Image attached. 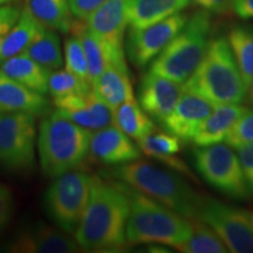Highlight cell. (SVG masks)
Segmentation results:
<instances>
[{
	"label": "cell",
	"mask_w": 253,
	"mask_h": 253,
	"mask_svg": "<svg viewBox=\"0 0 253 253\" xmlns=\"http://www.w3.org/2000/svg\"><path fill=\"white\" fill-rule=\"evenodd\" d=\"M129 213L128 197L118 183L102 175L91 176L89 197L74 238L82 251H126Z\"/></svg>",
	"instance_id": "cell-1"
},
{
	"label": "cell",
	"mask_w": 253,
	"mask_h": 253,
	"mask_svg": "<svg viewBox=\"0 0 253 253\" xmlns=\"http://www.w3.org/2000/svg\"><path fill=\"white\" fill-rule=\"evenodd\" d=\"M115 181V179H114ZM129 201L126 223L129 248L141 244H162L179 250L191 235V219L154 201L126 183L115 181Z\"/></svg>",
	"instance_id": "cell-2"
},
{
	"label": "cell",
	"mask_w": 253,
	"mask_h": 253,
	"mask_svg": "<svg viewBox=\"0 0 253 253\" xmlns=\"http://www.w3.org/2000/svg\"><path fill=\"white\" fill-rule=\"evenodd\" d=\"M178 172L145 161H132L101 171L107 178L131 186L188 218H195L201 195Z\"/></svg>",
	"instance_id": "cell-3"
},
{
	"label": "cell",
	"mask_w": 253,
	"mask_h": 253,
	"mask_svg": "<svg viewBox=\"0 0 253 253\" xmlns=\"http://www.w3.org/2000/svg\"><path fill=\"white\" fill-rule=\"evenodd\" d=\"M185 91L216 104L242 103L248 96L237 61L225 37L211 39L197 68L183 84Z\"/></svg>",
	"instance_id": "cell-4"
},
{
	"label": "cell",
	"mask_w": 253,
	"mask_h": 253,
	"mask_svg": "<svg viewBox=\"0 0 253 253\" xmlns=\"http://www.w3.org/2000/svg\"><path fill=\"white\" fill-rule=\"evenodd\" d=\"M91 131L54 110L42 118L38 129V157L49 178L78 169L89 156Z\"/></svg>",
	"instance_id": "cell-5"
},
{
	"label": "cell",
	"mask_w": 253,
	"mask_h": 253,
	"mask_svg": "<svg viewBox=\"0 0 253 253\" xmlns=\"http://www.w3.org/2000/svg\"><path fill=\"white\" fill-rule=\"evenodd\" d=\"M211 31V13L203 9L195 12L189 17L184 27L150 63L149 71L178 84H184L207 53Z\"/></svg>",
	"instance_id": "cell-6"
},
{
	"label": "cell",
	"mask_w": 253,
	"mask_h": 253,
	"mask_svg": "<svg viewBox=\"0 0 253 253\" xmlns=\"http://www.w3.org/2000/svg\"><path fill=\"white\" fill-rule=\"evenodd\" d=\"M53 179L43 195L45 212L56 227L74 236L89 197L91 176L75 169Z\"/></svg>",
	"instance_id": "cell-7"
},
{
	"label": "cell",
	"mask_w": 253,
	"mask_h": 253,
	"mask_svg": "<svg viewBox=\"0 0 253 253\" xmlns=\"http://www.w3.org/2000/svg\"><path fill=\"white\" fill-rule=\"evenodd\" d=\"M36 116L0 113V168L14 175L36 169L38 129Z\"/></svg>",
	"instance_id": "cell-8"
},
{
	"label": "cell",
	"mask_w": 253,
	"mask_h": 253,
	"mask_svg": "<svg viewBox=\"0 0 253 253\" xmlns=\"http://www.w3.org/2000/svg\"><path fill=\"white\" fill-rule=\"evenodd\" d=\"M192 154L196 170L211 188L235 201H248L251 197L238 155L230 145L197 147Z\"/></svg>",
	"instance_id": "cell-9"
},
{
	"label": "cell",
	"mask_w": 253,
	"mask_h": 253,
	"mask_svg": "<svg viewBox=\"0 0 253 253\" xmlns=\"http://www.w3.org/2000/svg\"><path fill=\"white\" fill-rule=\"evenodd\" d=\"M195 218L210 226L229 252L253 253V224L248 210L201 195Z\"/></svg>",
	"instance_id": "cell-10"
},
{
	"label": "cell",
	"mask_w": 253,
	"mask_h": 253,
	"mask_svg": "<svg viewBox=\"0 0 253 253\" xmlns=\"http://www.w3.org/2000/svg\"><path fill=\"white\" fill-rule=\"evenodd\" d=\"M189 17L177 13L144 28L129 27L125 42L126 55L136 68H144L166 48L184 27Z\"/></svg>",
	"instance_id": "cell-11"
},
{
	"label": "cell",
	"mask_w": 253,
	"mask_h": 253,
	"mask_svg": "<svg viewBox=\"0 0 253 253\" xmlns=\"http://www.w3.org/2000/svg\"><path fill=\"white\" fill-rule=\"evenodd\" d=\"M1 250L9 253H75L82 250L72 235L42 221L19 229Z\"/></svg>",
	"instance_id": "cell-12"
},
{
	"label": "cell",
	"mask_w": 253,
	"mask_h": 253,
	"mask_svg": "<svg viewBox=\"0 0 253 253\" xmlns=\"http://www.w3.org/2000/svg\"><path fill=\"white\" fill-rule=\"evenodd\" d=\"M52 103L60 115L90 131L113 125L114 110L97 96L94 89L54 99Z\"/></svg>",
	"instance_id": "cell-13"
},
{
	"label": "cell",
	"mask_w": 253,
	"mask_h": 253,
	"mask_svg": "<svg viewBox=\"0 0 253 253\" xmlns=\"http://www.w3.org/2000/svg\"><path fill=\"white\" fill-rule=\"evenodd\" d=\"M129 0H106L84 20L97 38L120 55H126L125 34L128 24Z\"/></svg>",
	"instance_id": "cell-14"
},
{
	"label": "cell",
	"mask_w": 253,
	"mask_h": 253,
	"mask_svg": "<svg viewBox=\"0 0 253 253\" xmlns=\"http://www.w3.org/2000/svg\"><path fill=\"white\" fill-rule=\"evenodd\" d=\"M184 93L183 84L154 74L145 73L138 86V103L154 121L162 123L172 112Z\"/></svg>",
	"instance_id": "cell-15"
},
{
	"label": "cell",
	"mask_w": 253,
	"mask_h": 253,
	"mask_svg": "<svg viewBox=\"0 0 253 253\" xmlns=\"http://www.w3.org/2000/svg\"><path fill=\"white\" fill-rule=\"evenodd\" d=\"M132 138L116 128L108 126L91 131L89 156L107 167H116L141 160L142 151Z\"/></svg>",
	"instance_id": "cell-16"
},
{
	"label": "cell",
	"mask_w": 253,
	"mask_h": 253,
	"mask_svg": "<svg viewBox=\"0 0 253 253\" xmlns=\"http://www.w3.org/2000/svg\"><path fill=\"white\" fill-rule=\"evenodd\" d=\"M212 108L213 104L210 101L184 90L175 108L161 125L166 131L182 142L192 141Z\"/></svg>",
	"instance_id": "cell-17"
},
{
	"label": "cell",
	"mask_w": 253,
	"mask_h": 253,
	"mask_svg": "<svg viewBox=\"0 0 253 253\" xmlns=\"http://www.w3.org/2000/svg\"><path fill=\"white\" fill-rule=\"evenodd\" d=\"M52 112V102L45 95L0 73V113H25L36 118H45Z\"/></svg>",
	"instance_id": "cell-18"
},
{
	"label": "cell",
	"mask_w": 253,
	"mask_h": 253,
	"mask_svg": "<svg viewBox=\"0 0 253 253\" xmlns=\"http://www.w3.org/2000/svg\"><path fill=\"white\" fill-rule=\"evenodd\" d=\"M142 154L163 163L173 171L188 177L190 181L198 183L197 177L190 170L184 161L178 156L182 150V141L170 132L155 131L136 141Z\"/></svg>",
	"instance_id": "cell-19"
},
{
	"label": "cell",
	"mask_w": 253,
	"mask_h": 253,
	"mask_svg": "<svg viewBox=\"0 0 253 253\" xmlns=\"http://www.w3.org/2000/svg\"><path fill=\"white\" fill-rule=\"evenodd\" d=\"M72 31L79 37L82 47H84L91 86H93L95 80L100 77L101 73L104 71V68L110 63H115V65L122 66V67H128L126 55H120L110 49L100 38L95 36L84 23L80 20L74 21Z\"/></svg>",
	"instance_id": "cell-20"
},
{
	"label": "cell",
	"mask_w": 253,
	"mask_h": 253,
	"mask_svg": "<svg viewBox=\"0 0 253 253\" xmlns=\"http://www.w3.org/2000/svg\"><path fill=\"white\" fill-rule=\"evenodd\" d=\"M248 110V107L242 106L240 103L213 106L211 113L198 129L197 134L192 138L194 144L196 147H208L220 143L225 140L231 126Z\"/></svg>",
	"instance_id": "cell-21"
},
{
	"label": "cell",
	"mask_w": 253,
	"mask_h": 253,
	"mask_svg": "<svg viewBox=\"0 0 253 253\" xmlns=\"http://www.w3.org/2000/svg\"><path fill=\"white\" fill-rule=\"evenodd\" d=\"M93 89L113 110L126 101L135 99L128 67H122L115 63H110L104 68L93 84Z\"/></svg>",
	"instance_id": "cell-22"
},
{
	"label": "cell",
	"mask_w": 253,
	"mask_h": 253,
	"mask_svg": "<svg viewBox=\"0 0 253 253\" xmlns=\"http://www.w3.org/2000/svg\"><path fill=\"white\" fill-rule=\"evenodd\" d=\"M190 0H129L128 24L131 28H144L181 13Z\"/></svg>",
	"instance_id": "cell-23"
},
{
	"label": "cell",
	"mask_w": 253,
	"mask_h": 253,
	"mask_svg": "<svg viewBox=\"0 0 253 253\" xmlns=\"http://www.w3.org/2000/svg\"><path fill=\"white\" fill-rule=\"evenodd\" d=\"M0 73L32 90L43 95L48 93V79L52 72L25 53L2 62Z\"/></svg>",
	"instance_id": "cell-24"
},
{
	"label": "cell",
	"mask_w": 253,
	"mask_h": 253,
	"mask_svg": "<svg viewBox=\"0 0 253 253\" xmlns=\"http://www.w3.org/2000/svg\"><path fill=\"white\" fill-rule=\"evenodd\" d=\"M43 26L45 25L32 14L28 6H24L20 18L14 26L0 39V65L6 60L24 53Z\"/></svg>",
	"instance_id": "cell-25"
},
{
	"label": "cell",
	"mask_w": 253,
	"mask_h": 253,
	"mask_svg": "<svg viewBox=\"0 0 253 253\" xmlns=\"http://www.w3.org/2000/svg\"><path fill=\"white\" fill-rule=\"evenodd\" d=\"M113 125L135 141L158 130L154 120L135 99L126 101L114 109Z\"/></svg>",
	"instance_id": "cell-26"
},
{
	"label": "cell",
	"mask_w": 253,
	"mask_h": 253,
	"mask_svg": "<svg viewBox=\"0 0 253 253\" xmlns=\"http://www.w3.org/2000/svg\"><path fill=\"white\" fill-rule=\"evenodd\" d=\"M27 6L46 27L61 33L72 31L74 20L68 0H28Z\"/></svg>",
	"instance_id": "cell-27"
},
{
	"label": "cell",
	"mask_w": 253,
	"mask_h": 253,
	"mask_svg": "<svg viewBox=\"0 0 253 253\" xmlns=\"http://www.w3.org/2000/svg\"><path fill=\"white\" fill-rule=\"evenodd\" d=\"M24 53L50 72L60 69L63 66L60 38L56 31L46 26L42 27Z\"/></svg>",
	"instance_id": "cell-28"
},
{
	"label": "cell",
	"mask_w": 253,
	"mask_h": 253,
	"mask_svg": "<svg viewBox=\"0 0 253 253\" xmlns=\"http://www.w3.org/2000/svg\"><path fill=\"white\" fill-rule=\"evenodd\" d=\"M231 49L238 65L246 87L253 79V28L245 25H237L227 34Z\"/></svg>",
	"instance_id": "cell-29"
},
{
	"label": "cell",
	"mask_w": 253,
	"mask_h": 253,
	"mask_svg": "<svg viewBox=\"0 0 253 253\" xmlns=\"http://www.w3.org/2000/svg\"><path fill=\"white\" fill-rule=\"evenodd\" d=\"M191 219V235L178 251L184 253H225L226 245L214 231L197 218Z\"/></svg>",
	"instance_id": "cell-30"
},
{
	"label": "cell",
	"mask_w": 253,
	"mask_h": 253,
	"mask_svg": "<svg viewBox=\"0 0 253 253\" xmlns=\"http://www.w3.org/2000/svg\"><path fill=\"white\" fill-rule=\"evenodd\" d=\"M93 89L89 82L82 80L67 69H56L50 73L48 79V93L52 99L69 96L75 94H84Z\"/></svg>",
	"instance_id": "cell-31"
},
{
	"label": "cell",
	"mask_w": 253,
	"mask_h": 253,
	"mask_svg": "<svg viewBox=\"0 0 253 253\" xmlns=\"http://www.w3.org/2000/svg\"><path fill=\"white\" fill-rule=\"evenodd\" d=\"M65 69L91 84L84 47L79 37L74 33L67 38L65 42Z\"/></svg>",
	"instance_id": "cell-32"
},
{
	"label": "cell",
	"mask_w": 253,
	"mask_h": 253,
	"mask_svg": "<svg viewBox=\"0 0 253 253\" xmlns=\"http://www.w3.org/2000/svg\"><path fill=\"white\" fill-rule=\"evenodd\" d=\"M224 141L232 149H239L253 143V109H249L237 120Z\"/></svg>",
	"instance_id": "cell-33"
},
{
	"label": "cell",
	"mask_w": 253,
	"mask_h": 253,
	"mask_svg": "<svg viewBox=\"0 0 253 253\" xmlns=\"http://www.w3.org/2000/svg\"><path fill=\"white\" fill-rule=\"evenodd\" d=\"M14 210V198L12 190L0 183V233L6 229L12 219Z\"/></svg>",
	"instance_id": "cell-34"
},
{
	"label": "cell",
	"mask_w": 253,
	"mask_h": 253,
	"mask_svg": "<svg viewBox=\"0 0 253 253\" xmlns=\"http://www.w3.org/2000/svg\"><path fill=\"white\" fill-rule=\"evenodd\" d=\"M106 0H68L73 17L84 21L95 9H97Z\"/></svg>",
	"instance_id": "cell-35"
},
{
	"label": "cell",
	"mask_w": 253,
	"mask_h": 253,
	"mask_svg": "<svg viewBox=\"0 0 253 253\" xmlns=\"http://www.w3.org/2000/svg\"><path fill=\"white\" fill-rule=\"evenodd\" d=\"M21 9L18 4L0 6V39L14 26L20 18Z\"/></svg>",
	"instance_id": "cell-36"
},
{
	"label": "cell",
	"mask_w": 253,
	"mask_h": 253,
	"mask_svg": "<svg viewBox=\"0 0 253 253\" xmlns=\"http://www.w3.org/2000/svg\"><path fill=\"white\" fill-rule=\"evenodd\" d=\"M237 150H238L237 155H238L246 183H248L251 195H253V143H250Z\"/></svg>",
	"instance_id": "cell-37"
},
{
	"label": "cell",
	"mask_w": 253,
	"mask_h": 253,
	"mask_svg": "<svg viewBox=\"0 0 253 253\" xmlns=\"http://www.w3.org/2000/svg\"><path fill=\"white\" fill-rule=\"evenodd\" d=\"M190 1L211 14H226L232 12L235 0H190Z\"/></svg>",
	"instance_id": "cell-38"
},
{
	"label": "cell",
	"mask_w": 253,
	"mask_h": 253,
	"mask_svg": "<svg viewBox=\"0 0 253 253\" xmlns=\"http://www.w3.org/2000/svg\"><path fill=\"white\" fill-rule=\"evenodd\" d=\"M232 12L243 20H253V0H235Z\"/></svg>",
	"instance_id": "cell-39"
},
{
	"label": "cell",
	"mask_w": 253,
	"mask_h": 253,
	"mask_svg": "<svg viewBox=\"0 0 253 253\" xmlns=\"http://www.w3.org/2000/svg\"><path fill=\"white\" fill-rule=\"evenodd\" d=\"M248 99H249V102L253 106V79L248 88Z\"/></svg>",
	"instance_id": "cell-40"
},
{
	"label": "cell",
	"mask_w": 253,
	"mask_h": 253,
	"mask_svg": "<svg viewBox=\"0 0 253 253\" xmlns=\"http://www.w3.org/2000/svg\"><path fill=\"white\" fill-rule=\"evenodd\" d=\"M18 2H19V0H0V6L18 4Z\"/></svg>",
	"instance_id": "cell-41"
},
{
	"label": "cell",
	"mask_w": 253,
	"mask_h": 253,
	"mask_svg": "<svg viewBox=\"0 0 253 253\" xmlns=\"http://www.w3.org/2000/svg\"><path fill=\"white\" fill-rule=\"evenodd\" d=\"M251 220H252V224H253V213H251Z\"/></svg>",
	"instance_id": "cell-42"
}]
</instances>
